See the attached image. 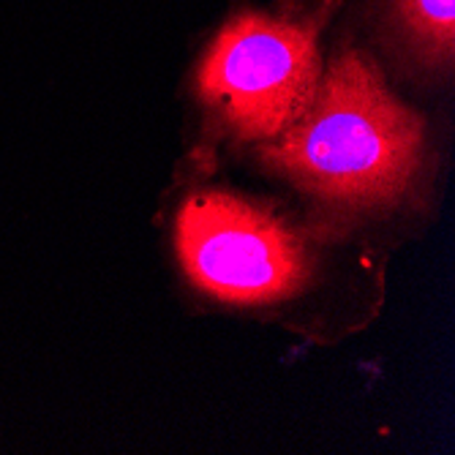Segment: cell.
Segmentation results:
<instances>
[{
  "label": "cell",
  "mask_w": 455,
  "mask_h": 455,
  "mask_svg": "<svg viewBox=\"0 0 455 455\" xmlns=\"http://www.w3.org/2000/svg\"><path fill=\"white\" fill-rule=\"evenodd\" d=\"M316 17L240 14L204 55L196 91L245 140H273L306 112L319 85Z\"/></svg>",
  "instance_id": "cell-2"
},
{
  "label": "cell",
  "mask_w": 455,
  "mask_h": 455,
  "mask_svg": "<svg viewBox=\"0 0 455 455\" xmlns=\"http://www.w3.org/2000/svg\"><path fill=\"white\" fill-rule=\"evenodd\" d=\"M175 243L188 278L227 303H273L308 278L303 240L278 216L229 194L204 191L183 202Z\"/></svg>",
  "instance_id": "cell-3"
},
{
  "label": "cell",
  "mask_w": 455,
  "mask_h": 455,
  "mask_svg": "<svg viewBox=\"0 0 455 455\" xmlns=\"http://www.w3.org/2000/svg\"><path fill=\"white\" fill-rule=\"evenodd\" d=\"M262 158L270 170L333 202L379 204L395 199L420 167L423 123L385 85L360 52H341L306 112Z\"/></svg>",
  "instance_id": "cell-1"
},
{
  "label": "cell",
  "mask_w": 455,
  "mask_h": 455,
  "mask_svg": "<svg viewBox=\"0 0 455 455\" xmlns=\"http://www.w3.org/2000/svg\"><path fill=\"white\" fill-rule=\"evenodd\" d=\"M401 20L415 44L434 60L452 58L455 9L452 0H398Z\"/></svg>",
  "instance_id": "cell-4"
}]
</instances>
